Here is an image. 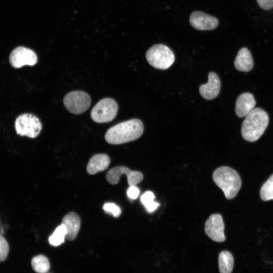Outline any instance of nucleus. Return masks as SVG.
<instances>
[{
  "label": "nucleus",
  "instance_id": "obj_8",
  "mask_svg": "<svg viewBox=\"0 0 273 273\" xmlns=\"http://www.w3.org/2000/svg\"><path fill=\"white\" fill-rule=\"evenodd\" d=\"M125 174L127 176L129 186H135L142 181L143 173L138 171H132L125 166H117L110 169L107 173V180L112 185L117 184L120 176Z\"/></svg>",
  "mask_w": 273,
  "mask_h": 273
},
{
  "label": "nucleus",
  "instance_id": "obj_21",
  "mask_svg": "<svg viewBox=\"0 0 273 273\" xmlns=\"http://www.w3.org/2000/svg\"><path fill=\"white\" fill-rule=\"evenodd\" d=\"M9 246L6 239L0 234V262L4 261L8 256Z\"/></svg>",
  "mask_w": 273,
  "mask_h": 273
},
{
  "label": "nucleus",
  "instance_id": "obj_17",
  "mask_svg": "<svg viewBox=\"0 0 273 273\" xmlns=\"http://www.w3.org/2000/svg\"><path fill=\"white\" fill-rule=\"evenodd\" d=\"M218 266L220 273L232 272L234 266V258L230 252L223 251L220 253Z\"/></svg>",
  "mask_w": 273,
  "mask_h": 273
},
{
  "label": "nucleus",
  "instance_id": "obj_6",
  "mask_svg": "<svg viewBox=\"0 0 273 273\" xmlns=\"http://www.w3.org/2000/svg\"><path fill=\"white\" fill-rule=\"evenodd\" d=\"M15 127L18 134L34 138L39 135L42 124L36 116L31 114L25 113L16 118Z\"/></svg>",
  "mask_w": 273,
  "mask_h": 273
},
{
  "label": "nucleus",
  "instance_id": "obj_3",
  "mask_svg": "<svg viewBox=\"0 0 273 273\" xmlns=\"http://www.w3.org/2000/svg\"><path fill=\"white\" fill-rule=\"evenodd\" d=\"M212 178L227 199L235 198L241 187L239 175L234 169L228 166H221L215 169Z\"/></svg>",
  "mask_w": 273,
  "mask_h": 273
},
{
  "label": "nucleus",
  "instance_id": "obj_22",
  "mask_svg": "<svg viewBox=\"0 0 273 273\" xmlns=\"http://www.w3.org/2000/svg\"><path fill=\"white\" fill-rule=\"evenodd\" d=\"M103 208L106 213L112 214L115 217H118L121 212L120 207L112 203H105Z\"/></svg>",
  "mask_w": 273,
  "mask_h": 273
},
{
  "label": "nucleus",
  "instance_id": "obj_19",
  "mask_svg": "<svg viewBox=\"0 0 273 273\" xmlns=\"http://www.w3.org/2000/svg\"><path fill=\"white\" fill-rule=\"evenodd\" d=\"M67 234V230L65 225L61 224L58 226L53 234L50 237V244L54 246H57L64 242Z\"/></svg>",
  "mask_w": 273,
  "mask_h": 273
},
{
  "label": "nucleus",
  "instance_id": "obj_7",
  "mask_svg": "<svg viewBox=\"0 0 273 273\" xmlns=\"http://www.w3.org/2000/svg\"><path fill=\"white\" fill-rule=\"evenodd\" d=\"M63 103L67 110L70 112L79 114L89 108L91 99L86 93L76 90L67 94L64 98Z\"/></svg>",
  "mask_w": 273,
  "mask_h": 273
},
{
  "label": "nucleus",
  "instance_id": "obj_14",
  "mask_svg": "<svg viewBox=\"0 0 273 273\" xmlns=\"http://www.w3.org/2000/svg\"><path fill=\"white\" fill-rule=\"evenodd\" d=\"M62 224H64L67 230L66 238L68 240H74L80 229V219L75 212H70L63 218Z\"/></svg>",
  "mask_w": 273,
  "mask_h": 273
},
{
  "label": "nucleus",
  "instance_id": "obj_16",
  "mask_svg": "<svg viewBox=\"0 0 273 273\" xmlns=\"http://www.w3.org/2000/svg\"><path fill=\"white\" fill-rule=\"evenodd\" d=\"M234 65L239 71L248 72L253 66V62L249 50L246 48H241L236 57Z\"/></svg>",
  "mask_w": 273,
  "mask_h": 273
},
{
  "label": "nucleus",
  "instance_id": "obj_24",
  "mask_svg": "<svg viewBox=\"0 0 273 273\" xmlns=\"http://www.w3.org/2000/svg\"><path fill=\"white\" fill-rule=\"evenodd\" d=\"M259 7L265 10L273 8V0H256Z\"/></svg>",
  "mask_w": 273,
  "mask_h": 273
},
{
  "label": "nucleus",
  "instance_id": "obj_11",
  "mask_svg": "<svg viewBox=\"0 0 273 273\" xmlns=\"http://www.w3.org/2000/svg\"><path fill=\"white\" fill-rule=\"evenodd\" d=\"M189 20L191 26L199 30H213L218 24L217 18L201 11L192 12Z\"/></svg>",
  "mask_w": 273,
  "mask_h": 273
},
{
  "label": "nucleus",
  "instance_id": "obj_23",
  "mask_svg": "<svg viewBox=\"0 0 273 273\" xmlns=\"http://www.w3.org/2000/svg\"><path fill=\"white\" fill-rule=\"evenodd\" d=\"M155 196L151 191L145 192L141 197V201L146 208L152 205L155 201Z\"/></svg>",
  "mask_w": 273,
  "mask_h": 273
},
{
  "label": "nucleus",
  "instance_id": "obj_20",
  "mask_svg": "<svg viewBox=\"0 0 273 273\" xmlns=\"http://www.w3.org/2000/svg\"><path fill=\"white\" fill-rule=\"evenodd\" d=\"M260 196L261 199L264 201L273 200V174L262 185Z\"/></svg>",
  "mask_w": 273,
  "mask_h": 273
},
{
  "label": "nucleus",
  "instance_id": "obj_4",
  "mask_svg": "<svg viewBox=\"0 0 273 273\" xmlns=\"http://www.w3.org/2000/svg\"><path fill=\"white\" fill-rule=\"evenodd\" d=\"M146 59L153 67L166 69L173 63L175 57L172 51L168 47L163 44H157L147 51Z\"/></svg>",
  "mask_w": 273,
  "mask_h": 273
},
{
  "label": "nucleus",
  "instance_id": "obj_5",
  "mask_svg": "<svg viewBox=\"0 0 273 273\" xmlns=\"http://www.w3.org/2000/svg\"><path fill=\"white\" fill-rule=\"evenodd\" d=\"M118 108V105L114 100L109 98H104L93 107L90 116L96 122H108L115 118Z\"/></svg>",
  "mask_w": 273,
  "mask_h": 273
},
{
  "label": "nucleus",
  "instance_id": "obj_25",
  "mask_svg": "<svg viewBox=\"0 0 273 273\" xmlns=\"http://www.w3.org/2000/svg\"><path fill=\"white\" fill-rule=\"evenodd\" d=\"M139 189L135 186H130L127 191L128 197L131 199H135L139 196Z\"/></svg>",
  "mask_w": 273,
  "mask_h": 273
},
{
  "label": "nucleus",
  "instance_id": "obj_12",
  "mask_svg": "<svg viewBox=\"0 0 273 273\" xmlns=\"http://www.w3.org/2000/svg\"><path fill=\"white\" fill-rule=\"evenodd\" d=\"M220 81L217 75L211 72L208 74V81L201 85L199 92L201 96L206 100H212L216 98L219 93Z\"/></svg>",
  "mask_w": 273,
  "mask_h": 273
},
{
  "label": "nucleus",
  "instance_id": "obj_10",
  "mask_svg": "<svg viewBox=\"0 0 273 273\" xmlns=\"http://www.w3.org/2000/svg\"><path fill=\"white\" fill-rule=\"evenodd\" d=\"M224 230L222 217L219 214H212L205 222V233L214 241L222 242L225 241Z\"/></svg>",
  "mask_w": 273,
  "mask_h": 273
},
{
  "label": "nucleus",
  "instance_id": "obj_13",
  "mask_svg": "<svg viewBox=\"0 0 273 273\" xmlns=\"http://www.w3.org/2000/svg\"><path fill=\"white\" fill-rule=\"evenodd\" d=\"M256 102L252 94L245 93L241 94L236 102L235 111L239 117H246L255 105Z\"/></svg>",
  "mask_w": 273,
  "mask_h": 273
},
{
  "label": "nucleus",
  "instance_id": "obj_15",
  "mask_svg": "<svg viewBox=\"0 0 273 273\" xmlns=\"http://www.w3.org/2000/svg\"><path fill=\"white\" fill-rule=\"evenodd\" d=\"M110 163L109 157L104 154L94 155L89 159L86 167L87 172L89 174H94L97 172L106 170Z\"/></svg>",
  "mask_w": 273,
  "mask_h": 273
},
{
  "label": "nucleus",
  "instance_id": "obj_18",
  "mask_svg": "<svg viewBox=\"0 0 273 273\" xmlns=\"http://www.w3.org/2000/svg\"><path fill=\"white\" fill-rule=\"evenodd\" d=\"M33 269L37 273H47L50 268L48 259L43 255L34 256L31 260Z\"/></svg>",
  "mask_w": 273,
  "mask_h": 273
},
{
  "label": "nucleus",
  "instance_id": "obj_1",
  "mask_svg": "<svg viewBox=\"0 0 273 273\" xmlns=\"http://www.w3.org/2000/svg\"><path fill=\"white\" fill-rule=\"evenodd\" d=\"M143 124L141 120L132 119L114 125L106 132V142L113 145L122 144L135 140L142 134Z\"/></svg>",
  "mask_w": 273,
  "mask_h": 273
},
{
  "label": "nucleus",
  "instance_id": "obj_2",
  "mask_svg": "<svg viewBox=\"0 0 273 273\" xmlns=\"http://www.w3.org/2000/svg\"><path fill=\"white\" fill-rule=\"evenodd\" d=\"M269 118L263 109L254 108L246 116L242 124L241 133L247 141L253 142L260 138L267 127Z\"/></svg>",
  "mask_w": 273,
  "mask_h": 273
},
{
  "label": "nucleus",
  "instance_id": "obj_26",
  "mask_svg": "<svg viewBox=\"0 0 273 273\" xmlns=\"http://www.w3.org/2000/svg\"><path fill=\"white\" fill-rule=\"evenodd\" d=\"M47 273H48V272H47Z\"/></svg>",
  "mask_w": 273,
  "mask_h": 273
},
{
  "label": "nucleus",
  "instance_id": "obj_9",
  "mask_svg": "<svg viewBox=\"0 0 273 273\" xmlns=\"http://www.w3.org/2000/svg\"><path fill=\"white\" fill-rule=\"evenodd\" d=\"M9 61L13 67L19 68L24 65H34L37 63V57L32 50L25 47H19L11 53Z\"/></svg>",
  "mask_w": 273,
  "mask_h": 273
}]
</instances>
